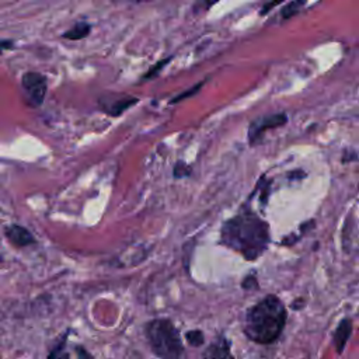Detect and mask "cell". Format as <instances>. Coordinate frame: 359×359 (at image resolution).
<instances>
[{
  "label": "cell",
  "mask_w": 359,
  "mask_h": 359,
  "mask_svg": "<svg viewBox=\"0 0 359 359\" xmlns=\"http://www.w3.org/2000/svg\"><path fill=\"white\" fill-rule=\"evenodd\" d=\"M91 31V25L87 24V22H76L70 29H67L66 32H63V38L66 39H70V41H79V39H83L86 38Z\"/></svg>",
  "instance_id": "cell-10"
},
{
  "label": "cell",
  "mask_w": 359,
  "mask_h": 359,
  "mask_svg": "<svg viewBox=\"0 0 359 359\" xmlns=\"http://www.w3.org/2000/svg\"><path fill=\"white\" fill-rule=\"evenodd\" d=\"M4 234H6L7 240L11 244H14L15 247H25V245L35 243L34 236L25 227L18 226V224H8L4 229Z\"/></svg>",
  "instance_id": "cell-7"
},
{
  "label": "cell",
  "mask_w": 359,
  "mask_h": 359,
  "mask_svg": "<svg viewBox=\"0 0 359 359\" xmlns=\"http://www.w3.org/2000/svg\"><path fill=\"white\" fill-rule=\"evenodd\" d=\"M185 339L188 341V344H191L192 346H201L203 344V332L199 330H191L185 334Z\"/></svg>",
  "instance_id": "cell-12"
},
{
  "label": "cell",
  "mask_w": 359,
  "mask_h": 359,
  "mask_svg": "<svg viewBox=\"0 0 359 359\" xmlns=\"http://www.w3.org/2000/svg\"><path fill=\"white\" fill-rule=\"evenodd\" d=\"M139 100L129 95H108L100 98V105L102 111L111 116H119L122 112L129 109Z\"/></svg>",
  "instance_id": "cell-6"
},
{
  "label": "cell",
  "mask_w": 359,
  "mask_h": 359,
  "mask_svg": "<svg viewBox=\"0 0 359 359\" xmlns=\"http://www.w3.org/2000/svg\"><path fill=\"white\" fill-rule=\"evenodd\" d=\"M287 121V116L285 114H272V115H264L257 119H254L248 128V140L251 144H254L257 140L261 139L262 133L266 129L278 128L285 125Z\"/></svg>",
  "instance_id": "cell-5"
},
{
  "label": "cell",
  "mask_w": 359,
  "mask_h": 359,
  "mask_svg": "<svg viewBox=\"0 0 359 359\" xmlns=\"http://www.w3.org/2000/svg\"><path fill=\"white\" fill-rule=\"evenodd\" d=\"M217 1H220V0H196L195 4H194L192 11H194L195 14L206 13V11H209Z\"/></svg>",
  "instance_id": "cell-13"
},
{
  "label": "cell",
  "mask_w": 359,
  "mask_h": 359,
  "mask_svg": "<svg viewBox=\"0 0 359 359\" xmlns=\"http://www.w3.org/2000/svg\"><path fill=\"white\" fill-rule=\"evenodd\" d=\"M76 351H77V355H80V356H86V358H91V355L90 353H87L81 346H77L76 348Z\"/></svg>",
  "instance_id": "cell-19"
},
{
  "label": "cell",
  "mask_w": 359,
  "mask_h": 359,
  "mask_svg": "<svg viewBox=\"0 0 359 359\" xmlns=\"http://www.w3.org/2000/svg\"><path fill=\"white\" fill-rule=\"evenodd\" d=\"M282 1H285V0H272V1L265 3L264 7H262V10H261V15H265L268 11H271L272 8H275V7H276L278 4H280Z\"/></svg>",
  "instance_id": "cell-18"
},
{
  "label": "cell",
  "mask_w": 359,
  "mask_h": 359,
  "mask_svg": "<svg viewBox=\"0 0 359 359\" xmlns=\"http://www.w3.org/2000/svg\"><path fill=\"white\" fill-rule=\"evenodd\" d=\"M202 84H203V83H198V84H196V86H194V87H192V88H189V90H188V91H187V93H182V94H178V95H177V97H174V98H172V100H171V102H172V104H174V102H178V101H180V100H182V98H185V97H189V95H194V94H195V93H196V91H198V90H199V88H201V87H202Z\"/></svg>",
  "instance_id": "cell-17"
},
{
  "label": "cell",
  "mask_w": 359,
  "mask_h": 359,
  "mask_svg": "<svg viewBox=\"0 0 359 359\" xmlns=\"http://www.w3.org/2000/svg\"><path fill=\"white\" fill-rule=\"evenodd\" d=\"M10 45H11V42H7V41H3V42H1V48H3V49L8 48Z\"/></svg>",
  "instance_id": "cell-20"
},
{
  "label": "cell",
  "mask_w": 359,
  "mask_h": 359,
  "mask_svg": "<svg viewBox=\"0 0 359 359\" xmlns=\"http://www.w3.org/2000/svg\"><path fill=\"white\" fill-rule=\"evenodd\" d=\"M222 243L252 261L269 244V224L252 210L240 212L223 223Z\"/></svg>",
  "instance_id": "cell-1"
},
{
  "label": "cell",
  "mask_w": 359,
  "mask_h": 359,
  "mask_svg": "<svg viewBox=\"0 0 359 359\" xmlns=\"http://www.w3.org/2000/svg\"><path fill=\"white\" fill-rule=\"evenodd\" d=\"M203 356H206V358H226V356L231 358L229 341L226 338H219L216 342L210 344L205 349Z\"/></svg>",
  "instance_id": "cell-9"
},
{
  "label": "cell",
  "mask_w": 359,
  "mask_h": 359,
  "mask_svg": "<svg viewBox=\"0 0 359 359\" xmlns=\"http://www.w3.org/2000/svg\"><path fill=\"white\" fill-rule=\"evenodd\" d=\"M146 337L154 355L175 359L184 356V345L180 331L167 318H156L146 324Z\"/></svg>",
  "instance_id": "cell-3"
},
{
  "label": "cell",
  "mask_w": 359,
  "mask_h": 359,
  "mask_svg": "<svg viewBox=\"0 0 359 359\" xmlns=\"http://www.w3.org/2000/svg\"><path fill=\"white\" fill-rule=\"evenodd\" d=\"M286 318L287 313L282 300L275 294H268L245 311L244 334L255 344H272L282 334Z\"/></svg>",
  "instance_id": "cell-2"
},
{
  "label": "cell",
  "mask_w": 359,
  "mask_h": 359,
  "mask_svg": "<svg viewBox=\"0 0 359 359\" xmlns=\"http://www.w3.org/2000/svg\"><path fill=\"white\" fill-rule=\"evenodd\" d=\"M351 332H352V323H351V320L344 318L339 323V325L334 334V345H335V349L338 353H341L344 351L346 341L351 337Z\"/></svg>",
  "instance_id": "cell-8"
},
{
  "label": "cell",
  "mask_w": 359,
  "mask_h": 359,
  "mask_svg": "<svg viewBox=\"0 0 359 359\" xmlns=\"http://www.w3.org/2000/svg\"><path fill=\"white\" fill-rule=\"evenodd\" d=\"M243 289H247V290H251V289H257L258 287V282H257V278L254 275H248L244 278L243 283H241Z\"/></svg>",
  "instance_id": "cell-16"
},
{
  "label": "cell",
  "mask_w": 359,
  "mask_h": 359,
  "mask_svg": "<svg viewBox=\"0 0 359 359\" xmlns=\"http://www.w3.org/2000/svg\"><path fill=\"white\" fill-rule=\"evenodd\" d=\"M189 172H191L189 167H188L187 164H184V163H178V164L175 165V168H174V177H175V178H182V177L188 175Z\"/></svg>",
  "instance_id": "cell-14"
},
{
  "label": "cell",
  "mask_w": 359,
  "mask_h": 359,
  "mask_svg": "<svg viewBox=\"0 0 359 359\" xmlns=\"http://www.w3.org/2000/svg\"><path fill=\"white\" fill-rule=\"evenodd\" d=\"M21 86L25 100L32 107H39L46 95L48 80L38 72H27L21 77Z\"/></svg>",
  "instance_id": "cell-4"
},
{
  "label": "cell",
  "mask_w": 359,
  "mask_h": 359,
  "mask_svg": "<svg viewBox=\"0 0 359 359\" xmlns=\"http://www.w3.org/2000/svg\"><path fill=\"white\" fill-rule=\"evenodd\" d=\"M168 62H170V57H168V59H163V60H160L158 63H156V65H154V66H153V67H151V69L144 74V77H143V79H150V77H153V76H154L156 73H158V72L163 69V66H164V65H167Z\"/></svg>",
  "instance_id": "cell-15"
},
{
  "label": "cell",
  "mask_w": 359,
  "mask_h": 359,
  "mask_svg": "<svg viewBox=\"0 0 359 359\" xmlns=\"http://www.w3.org/2000/svg\"><path fill=\"white\" fill-rule=\"evenodd\" d=\"M306 1L307 0H292V1H289L286 6H283V8L280 10V15H282V18H290V17H293L294 14H297L299 13V10L306 4Z\"/></svg>",
  "instance_id": "cell-11"
}]
</instances>
